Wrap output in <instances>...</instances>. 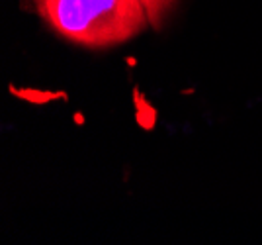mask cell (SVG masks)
<instances>
[{"instance_id":"cell-1","label":"cell","mask_w":262,"mask_h":245,"mask_svg":"<svg viewBox=\"0 0 262 245\" xmlns=\"http://www.w3.org/2000/svg\"><path fill=\"white\" fill-rule=\"evenodd\" d=\"M35 8L57 35L90 49L125 44L151 24L143 0H35Z\"/></svg>"},{"instance_id":"cell-2","label":"cell","mask_w":262,"mask_h":245,"mask_svg":"<svg viewBox=\"0 0 262 245\" xmlns=\"http://www.w3.org/2000/svg\"><path fill=\"white\" fill-rule=\"evenodd\" d=\"M174 2L176 0H143L147 14H149V22L153 28H159L163 24L164 16L174 6Z\"/></svg>"}]
</instances>
